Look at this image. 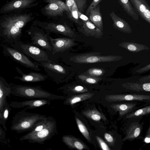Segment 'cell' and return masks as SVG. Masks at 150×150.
I'll return each instance as SVG.
<instances>
[{
  "label": "cell",
  "instance_id": "6da1fadb",
  "mask_svg": "<svg viewBox=\"0 0 150 150\" xmlns=\"http://www.w3.org/2000/svg\"><path fill=\"white\" fill-rule=\"evenodd\" d=\"M30 16L25 14L8 17L1 23L0 37L10 45L20 40L23 28L30 20Z\"/></svg>",
  "mask_w": 150,
  "mask_h": 150
},
{
  "label": "cell",
  "instance_id": "7a4b0ae2",
  "mask_svg": "<svg viewBox=\"0 0 150 150\" xmlns=\"http://www.w3.org/2000/svg\"><path fill=\"white\" fill-rule=\"evenodd\" d=\"M57 133V122L52 116L47 117L39 122L28 133L21 137V141H27L31 143L43 144Z\"/></svg>",
  "mask_w": 150,
  "mask_h": 150
},
{
  "label": "cell",
  "instance_id": "3957f363",
  "mask_svg": "<svg viewBox=\"0 0 150 150\" xmlns=\"http://www.w3.org/2000/svg\"><path fill=\"white\" fill-rule=\"evenodd\" d=\"M23 109L12 117L10 129L17 133L30 131L46 117L45 115L29 112Z\"/></svg>",
  "mask_w": 150,
  "mask_h": 150
},
{
  "label": "cell",
  "instance_id": "277c9868",
  "mask_svg": "<svg viewBox=\"0 0 150 150\" xmlns=\"http://www.w3.org/2000/svg\"><path fill=\"white\" fill-rule=\"evenodd\" d=\"M11 94L27 99H47L54 100L62 96L43 90L40 86L10 84Z\"/></svg>",
  "mask_w": 150,
  "mask_h": 150
},
{
  "label": "cell",
  "instance_id": "5b68a950",
  "mask_svg": "<svg viewBox=\"0 0 150 150\" xmlns=\"http://www.w3.org/2000/svg\"><path fill=\"white\" fill-rule=\"evenodd\" d=\"M10 46L38 63L52 62L45 51L31 43H25L19 40Z\"/></svg>",
  "mask_w": 150,
  "mask_h": 150
},
{
  "label": "cell",
  "instance_id": "8992f818",
  "mask_svg": "<svg viewBox=\"0 0 150 150\" xmlns=\"http://www.w3.org/2000/svg\"><path fill=\"white\" fill-rule=\"evenodd\" d=\"M100 52L85 53L71 57L70 61L80 64H90L101 62H108L120 60L123 57L118 55H100Z\"/></svg>",
  "mask_w": 150,
  "mask_h": 150
},
{
  "label": "cell",
  "instance_id": "52a82bcc",
  "mask_svg": "<svg viewBox=\"0 0 150 150\" xmlns=\"http://www.w3.org/2000/svg\"><path fill=\"white\" fill-rule=\"evenodd\" d=\"M3 53L25 67L36 71H41L38 62L33 61L24 54L8 45L3 46Z\"/></svg>",
  "mask_w": 150,
  "mask_h": 150
},
{
  "label": "cell",
  "instance_id": "ba28073f",
  "mask_svg": "<svg viewBox=\"0 0 150 150\" xmlns=\"http://www.w3.org/2000/svg\"><path fill=\"white\" fill-rule=\"evenodd\" d=\"M105 100L108 102L123 101H138L142 102L146 105H150V94H139L130 93L108 95L105 97Z\"/></svg>",
  "mask_w": 150,
  "mask_h": 150
},
{
  "label": "cell",
  "instance_id": "9c48e42d",
  "mask_svg": "<svg viewBox=\"0 0 150 150\" xmlns=\"http://www.w3.org/2000/svg\"><path fill=\"white\" fill-rule=\"evenodd\" d=\"M142 117H135L127 119L129 123L125 131V136L123 141H132L140 136L144 122L140 121Z\"/></svg>",
  "mask_w": 150,
  "mask_h": 150
},
{
  "label": "cell",
  "instance_id": "30bf717a",
  "mask_svg": "<svg viewBox=\"0 0 150 150\" xmlns=\"http://www.w3.org/2000/svg\"><path fill=\"white\" fill-rule=\"evenodd\" d=\"M32 45L52 52V47L49 39V35L43 31L34 30L28 32Z\"/></svg>",
  "mask_w": 150,
  "mask_h": 150
},
{
  "label": "cell",
  "instance_id": "8fae6325",
  "mask_svg": "<svg viewBox=\"0 0 150 150\" xmlns=\"http://www.w3.org/2000/svg\"><path fill=\"white\" fill-rule=\"evenodd\" d=\"M39 66L42 67L47 76L56 82L58 81L59 76L66 73L65 69L60 65L53 62L38 63Z\"/></svg>",
  "mask_w": 150,
  "mask_h": 150
},
{
  "label": "cell",
  "instance_id": "7c38bea8",
  "mask_svg": "<svg viewBox=\"0 0 150 150\" xmlns=\"http://www.w3.org/2000/svg\"><path fill=\"white\" fill-rule=\"evenodd\" d=\"M49 39L52 45V53L53 55L63 52L74 46V40L67 38H53L49 36Z\"/></svg>",
  "mask_w": 150,
  "mask_h": 150
},
{
  "label": "cell",
  "instance_id": "4fadbf2b",
  "mask_svg": "<svg viewBox=\"0 0 150 150\" xmlns=\"http://www.w3.org/2000/svg\"><path fill=\"white\" fill-rule=\"evenodd\" d=\"M50 100L47 99H33L21 101H11L9 103L11 107L13 108L32 109L46 105H49Z\"/></svg>",
  "mask_w": 150,
  "mask_h": 150
},
{
  "label": "cell",
  "instance_id": "5bb4252c",
  "mask_svg": "<svg viewBox=\"0 0 150 150\" xmlns=\"http://www.w3.org/2000/svg\"><path fill=\"white\" fill-rule=\"evenodd\" d=\"M44 28L49 35L50 33H52L72 38L76 37L74 32L66 25L50 23L45 25Z\"/></svg>",
  "mask_w": 150,
  "mask_h": 150
},
{
  "label": "cell",
  "instance_id": "9a60e30c",
  "mask_svg": "<svg viewBox=\"0 0 150 150\" xmlns=\"http://www.w3.org/2000/svg\"><path fill=\"white\" fill-rule=\"evenodd\" d=\"M142 103L133 101L130 103L113 104L110 106L114 110L118 113L120 117H125L128 114L142 106L139 105Z\"/></svg>",
  "mask_w": 150,
  "mask_h": 150
},
{
  "label": "cell",
  "instance_id": "2e32d148",
  "mask_svg": "<svg viewBox=\"0 0 150 150\" xmlns=\"http://www.w3.org/2000/svg\"><path fill=\"white\" fill-rule=\"evenodd\" d=\"M137 14L150 24V7L145 0H129Z\"/></svg>",
  "mask_w": 150,
  "mask_h": 150
},
{
  "label": "cell",
  "instance_id": "e0dca14e",
  "mask_svg": "<svg viewBox=\"0 0 150 150\" xmlns=\"http://www.w3.org/2000/svg\"><path fill=\"white\" fill-rule=\"evenodd\" d=\"M16 69L17 72L21 75V76H16L14 79L21 81L27 82H40L45 81L48 78L47 75L40 73L30 72L26 74L23 73L18 67H17Z\"/></svg>",
  "mask_w": 150,
  "mask_h": 150
},
{
  "label": "cell",
  "instance_id": "ac0fdd59",
  "mask_svg": "<svg viewBox=\"0 0 150 150\" xmlns=\"http://www.w3.org/2000/svg\"><path fill=\"white\" fill-rule=\"evenodd\" d=\"M80 31L85 35L97 38L102 37L103 31L96 27L90 21H83Z\"/></svg>",
  "mask_w": 150,
  "mask_h": 150
},
{
  "label": "cell",
  "instance_id": "d6986e66",
  "mask_svg": "<svg viewBox=\"0 0 150 150\" xmlns=\"http://www.w3.org/2000/svg\"><path fill=\"white\" fill-rule=\"evenodd\" d=\"M122 86L131 93L150 92V82H127L122 84Z\"/></svg>",
  "mask_w": 150,
  "mask_h": 150
},
{
  "label": "cell",
  "instance_id": "ffe728a7",
  "mask_svg": "<svg viewBox=\"0 0 150 150\" xmlns=\"http://www.w3.org/2000/svg\"><path fill=\"white\" fill-rule=\"evenodd\" d=\"M113 22L114 28L123 33H131L132 29L129 24L126 21L117 16L113 11L109 15Z\"/></svg>",
  "mask_w": 150,
  "mask_h": 150
},
{
  "label": "cell",
  "instance_id": "44dd1931",
  "mask_svg": "<svg viewBox=\"0 0 150 150\" xmlns=\"http://www.w3.org/2000/svg\"><path fill=\"white\" fill-rule=\"evenodd\" d=\"M11 86L2 76L0 77V112L4 110L6 97L11 94Z\"/></svg>",
  "mask_w": 150,
  "mask_h": 150
},
{
  "label": "cell",
  "instance_id": "7402d4cb",
  "mask_svg": "<svg viewBox=\"0 0 150 150\" xmlns=\"http://www.w3.org/2000/svg\"><path fill=\"white\" fill-rule=\"evenodd\" d=\"M90 19L93 23L101 30L103 31V25L100 5H98L90 13Z\"/></svg>",
  "mask_w": 150,
  "mask_h": 150
},
{
  "label": "cell",
  "instance_id": "603a6c76",
  "mask_svg": "<svg viewBox=\"0 0 150 150\" xmlns=\"http://www.w3.org/2000/svg\"><path fill=\"white\" fill-rule=\"evenodd\" d=\"M119 45L127 51L133 53H137L149 49L148 47L145 45L132 42H123L119 44Z\"/></svg>",
  "mask_w": 150,
  "mask_h": 150
},
{
  "label": "cell",
  "instance_id": "cb8c5ba5",
  "mask_svg": "<svg viewBox=\"0 0 150 150\" xmlns=\"http://www.w3.org/2000/svg\"><path fill=\"white\" fill-rule=\"evenodd\" d=\"M33 0H16L6 5L3 9L5 11L18 9L26 7L33 2Z\"/></svg>",
  "mask_w": 150,
  "mask_h": 150
},
{
  "label": "cell",
  "instance_id": "d4e9b609",
  "mask_svg": "<svg viewBox=\"0 0 150 150\" xmlns=\"http://www.w3.org/2000/svg\"><path fill=\"white\" fill-rule=\"evenodd\" d=\"M62 140L70 148L80 150L86 148L85 145L82 142L73 137L64 136L62 137Z\"/></svg>",
  "mask_w": 150,
  "mask_h": 150
},
{
  "label": "cell",
  "instance_id": "484cf974",
  "mask_svg": "<svg viewBox=\"0 0 150 150\" xmlns=\"http://www.w3.org/2000/svg\"><path fill=\"white\" fill-rule=\"evenodd\" d=\"M124 10L135 20H138L139 17L129 0H118Z\"/></svg>",
  "mask_w": 150,
  "mask_h": 150
},
{
  "label": "cell",
  "instance_id": "4316f807",
  "mask_svg": "<svg viewBox=\"0 0 150 150\" xmlns=\"http://www.w3.org/2000/svg\"><path fill=\"white\" fill-rule=\"evenodd\" d=\"M45 10L47 14L53 16L62 15L64 11L56 4L54 3H50L46 6Z\"/></svg>",
  "mask_w": 150,
  "mask_h": 150
},
{
  "label": "cell",
  "instance_id": "83f0119b",
  "mask_svg": "<svg viewBox=\"0 0 150 150\" xmlns=\"http://www.w3.org/2000/svg\"><path fill=\"white\" fill-rule=\"evenodd\" d=\"M93 95V93H86L74 95L67 99L65 103L67 104L73 105L77 103L89 99L91 98Z\"/></svg>",
  "mask_w": 150,
  "mask_h": 150
},
{
  "label": "cell",
  "instance_id": "f1b7e54d",
  "mask_svg": "<svg viewBox=\"0 0 150 150\" xmlns=\"http://www.w3.org/2000/svg\"><path fill=\"white\" fill-rule=\"evenodd\" d=\"M83 114L87 117L95 121H98L101 119L103 120H106L102 113L95 109L84 111L83 112Z\"/></svg>",
  "mask_w": 150,
  "mask_h": 150
},
{
  "label": "cell",
  "instance_id": "f546056e",
  "mask_svg": "<svg viewBox=\"0 0 150 150\" xmlns=\"http://www.w3.org/2000/svg\"><path fill=\"white\" fill-rule=\"evenodd\" d=\"M150 114V105L137 110L127 115L126 119L135 117H142L144 116Z\"/></svg>",
  "mask_w": 150,
  "mask_h": 150
},
{
  "label": "cell",
  "instance_id": "4dcf8cb0",
  "mask_svg": "<svg viewBox=\"0 0 150 150\" xmlns=\"http://www.w3.org/2000/svg\"><path fill=\"white\" fill-rule=\"evenodd\" d=\"M11 107L6 101L4 106V110L2 112H0V124L3 126L5 131L7 130L6 123L7 120Z\"/></svg>",
  "mask_w": 150,
  "mask_h": 150
},
{
  "label": "cell",
  "instance_id": "1f68e13d",
  "mask_svg": "<svg viewBox=\"0 0 150 150\" xmlns=\"http://www.w3.org/2000/svg\"><path fill=\"white\" fill-rule=\"evenodd\" d=\"M78 77L83 82L90 84L97 83L102 79L100 77H94L82 74L79 75Z\"/></svg>",
  "mask_w": 150,
  "mask_h": 150
},
{
  "label": "cell",
  "instance_id": "d6a6232c",
  "mask_svg": "<svg viewBox=\"0 0 150 150\" xmlns=\"http://www.w3.org/2000/svg\"><path fill=\"white\" fill-rule=\"evenodd\" d=\"M105 71L103 69L93 67L89 69L86 72L81 74L94 77H100L103 75Z\"/></svg>",
  "mask_w": 150,
  "mask_h": 150
},
{
  "label": "cell",
  "instance_id": "836d02e7",
  "mask_svg": "<svg viewBox=\"0 0 150 150\" xmlns=\"http://www.w3.org/2000/svg\"><path fill=\"white\" fill-rule=\"evenodd\" d=\"M76 123L79 130L85 138L88 141L90 142L91 138L89 133L86 126L78 118H76Z\"/></svg>",
  "mask_w": 150,
  "mask_h": 150
},
{
  "label": "cell",
  "instance_id": "e575fe53",
  "mask_svg": "<svg viewBox=\"0 0 150 150\" xmlns=\"http://www.w3.org/2000/svg\"><path fill=\"white\" fill-rule=\"evenodd\" d=\"M44 1L49 3H54L62 8L64 11L69 12L70 11L67 6L64 2L60 0H45Z\"/></svg>",
  "mask_w": 150,
  "mask_h": 150
},
{
  "label": "cell",
  "instance_id": "d590c367",
  "mask_svg": "<svg viewBox=\"0 0 150 150\" xmlns=\"http://www.w3.org/2000/svg\"><path fill=\"white\" fill-rule=\"evenodd\" d=\"M78 9L76 4L69 12L71 17L74 20L76 23H79V17L78 16Z\"/></svg>",
  "mask_w": 150,
  "mask_h": 150
},
{
  "label": "cell",
  "instance_id": "8d00e7d4",
  "mask_svg": "<svg viewBox=\"0 0 150 150\" xmlns=\"http://www.w3.org/2000/svg\"><path fill=\"white\" fill-rule=\"evenodd\" d=\"M96 138L102 149L103 150H110L108 145L100 137L96 136Z\"/></svg>",
  "mask_w": 150,
  "mask_h": 150
},
{
  "label": "cell",
  "instance_id": "74e56055",
  "mask_svg": "<svg viewBox=\"0 0 150 150\" xmlns=\"http://www.w3.org/2000/svg\"><path fill=\"white\" fill-rule=\"evenodd\" d=\"M102 0H93L88 7L87 9L86 14L88 15L91 11L95 8Z\"/></svg>",
  "mask_w": 150,
  "mask_h": 150
},
{
  "label": "cell",
  "instance_id": "f35d334b",
  "mask_svg": "<svg viewBox=\"0 0 150 150\" xmlns=\"http://www.w3.org/2000/svg\"><path fill=\"white\" fill-rule=\"evenodd\" d=\"M79 11L81 13L86 4V0H74Z\"/></svg>",
  "mask_w": 150,
  "mask_h": 150
},
{
  "label": "cell",
  "instance_id": "ab89813d",
  "mask_svg": "<svg viewBox=\"0 0 150 150\" xmlns=\"http://www.w3.org/2000/svg\"><path fill=\"white\" fill-rule=\"evenodd\" d=\"M72 92L75 93H82L87 92L88 91L87 89L81 86H77L71 89Z\"/></svg>",
  "mask_w": 150,
  "mask_h": 150
},
{
  "label": "cell",
  "instance_id": "60d3db41",
  "mask_svg": "<svg viewBox=\"0 0 150 150\" xmlns=\"http://www.w3.org/2000/svg\"><path fill=\"white\" fill-rule=\"evenodd\" d=\"M150 70V64L143 67L137 70L136 71L137 74H142L145 73Z\"/></svg>",
  "mask_w": 150,
  "mask_h": 150
},
{
  "label": "cell",
  "instance_id": "b9f144b4",
  "mask_svg": "<svg viewBox=\"0 0 150 150\" xmlns=\"http://www.w3.org/2000/svg\"><path fill=\"white\" fill-rule=\"evenodd\" d=\"M141 83L150 82V74L142 76L137 81Z\"/></svg>",
  "mask_w": 150,
  "mask_h": 150
},
{
  "label": "cell",
  "instance_id": "7bdbcfd3",
  "mask_svg": "<svg viewBox=\"0 0 150 150\" xmlns=\"http://www.w3.org/2000/svg\"><path fill=\"white\" fill-rule=\"evenodd\" d=\"M76 4L74 0H67L66 4L68 8L70 11L71 10Z\"/></svg>",
  "mask_w": 150,
  "mask_h": 150
},
{
  "label": "cell",
  "instance_id": "ee69618b",
  "mask_svg": "<svg viewBox=\"0 0 150 150\" xmlns=\"http://www.w3.org/2000/svg\"><path fill=\"white\" fill-rule=\"evenodd\" d=\"M104 137L106 140L109 143H112L114 142V139L113 137L110 134L105 133L104 135Z\"/></svg>",
  "mask_w": 150,
  "mask_h": 150
},
{
  "label": "cell",
  "instance_id": "f6af8a7d",
  "mask_svg": "<svg viewBox=\"0 0 150 150\" xmlns=\"http://www.w3.org/2000/svg\"><path fill=\"white\" fill-rule=\"evenodd\" d=\"M78 13L79 18L82 20L83 21H90L88 18L86 16L83 14L79 11H78Z\"/></svg>",
  "mask_w": 150,
  "mask_h": 150
},
{
  "label": "cell",
  "instance_id": "bcb514c9",
  "mask_svg": "<svg viewBox=\"0 0 150 150\" xmlns=\"http://www.w3.org/2000/svg\"><path fill=\"white\" fill-rule=\"evenodd\" d=\"M143 141L146 143L148 144L150 143V136L145 137L143 138Z\"/></svg>",
  "mask_w": 150,
  "mask_h": 150
},
{
  "label": "cell",
  "instance_id": "7dc6e473",
  "mask_svg": "<svg viewBox=\"0 0 150 150\" xmlns=\"http://www.w3.org/2000/svg\"><path fill=\"white\" fill-rule=\"evenodd\" d=\"M149 136H150V125L147 131L146 134L145 135V137H148Z\"/></svg>",
  "mask_w": 150,
  "mask_h": 150
}]
</instances>
